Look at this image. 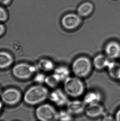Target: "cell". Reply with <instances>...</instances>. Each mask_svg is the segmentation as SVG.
I'll list each match as a JSON object with an SVG mask.
<instances>
[{
	"label": "cell",
	"instance_id": "cell-2",
	"mask_svg": "<svg viewBox=\"0 0 120 121\" xmlns=\"http://www.w3.org/2000/svg\"><path fill=\"white\" fill-rule=\"evenodd\" d=\"M64 91L68 96L77 98L84 93V83L81 78L76 77H70L64 81Z\"/></svg>",
	"mask_w": 120,
	"mask_h": 121
},
{
	"label": "cell",
	"instance_id": "cell-21",
	"mask_svg": "<svg viewBox=\"0 0 120 121\" xmlns=\"http://www.w3.org/2000/svg\"><path fill=\"white\" fill-rule=\"evenodd\" d=\"M45 75L42 73L37 74L34 78V81L38 83H42L45 82Z\"/></svg>",
	"mask_w": 120,
	"mask_h": 121
},
{
	"label": "cell",
	"instance_id": "cell-11",
	"mask_svg": "<svg viewBox=\"0 0 120 121\" xmlns=\"http://www.w3.org/2000/svg\"><path fill=\"white\" fill-rule=\"evenodd\" d=\"M106 56L110 60H115L120 57V44L116 41H111L106 45L104 48Z\"/></svg>",
	"mask_w": 120,
	"mask_h": 121
},
{
	"label": "cell",
	"instance_id": "cell-18",
	"mask_svg": "<svg viewBox=\"0 0 120 121\" xmlns=\"http://www.w3.org/2000/svg\"><path fill=\"white\" fill-rule=\"evenodd\" d=\"M37 66L38 69L44 72H50L55 69L54 62L48 59H41L37 64Z\"/></svg>",
	"mask_w": 120,
	"mask_h": 121
},
{
	"label": "cell",
	"instance_id": "cell-19",
	"mask_svg": "<svg viewBox=\"0 0 120 121\" xmlns=\"http://www.w3.org/2000/svg\"><path fill=\"white\" fill-rule=\"evenodd\" d=\"M61 82L59 76L54 73V74L46 77L45 83L49 87L54 88L56 87Z\"/></svg>",
	"mask_w": 120,
	"mask_h": 121
},
{
	"label": "cell",
	"instance_id": "cell-14",
	"mask_svg": "<svg viewBox=\"0 0 120 121\" xmlns=\"http://www.w3.org/2000/svg\"><path fill=\"white\" fill-rule=\"evenodd\" d=\"M109 77L114 80L120 81V63L111 61L107 68Z\"/></svg>",
	"mask_w": 120,
	"mask_h": 121
},
{
	"label": "cell",
	"instance_id": "cell-15",
	"mask_svg": "<svg viewBox=\"0 0 120 121\" xmlns=\"http://www.w3.org/2000/svg\"><path fill=\"white\" fill-rule=\"evenodd\" d=\"M94 6L90 2H86L82 3L78 7L77 14L81 17H86L92 13Z\"/></svg>",
	"mask_w": 120,
	"mask_h": 121
},
{
	"label": "cell",
	"instance_id": "cell-26",
	"mask_svg": "<svg viewBox=\"0 0 120 121\" xmlns=\"http://www.w3.org/2000/svg\"><path fill=\"white\" fill-rule=\"evenodd\" d=\"M5 31V27L3 25L0 24V36L2 35Z\"/></svg>",
	"mask_w": 120,
	"mask_h": 121
},
{
	"label": "cell",
	"instance_id": "cell-9",
	"mask_svg": "<svg viewBox=\"0 0 120 121\" xmlns=\"http://www.w3.org/2000/svg\"><path fill=\"white\" fill-rule=\"evenodd\" d=\"M84 113L86 116L91 119L98 118L106 115L104 107L100 103L87 105Z\"/></svg>",
	"mask_w": 120,
	"mask_h": 121
},
{
	"label": "cell",
	"instance_id": "cell-25",
	"mask_svg": "<svg viewBox=\"0 0 120 121\" xmlns=\"http://www.w3.org/2000/svg\"><path fill=\"white\" fill-rule=\"evenodd\" d=\"M11 1V0H0V3L2 5H8Z\"/></svg>",
	"mask_w": 120,
	"mask_h": 121
},
{
	"label": "cell",
	"instance_id": "cell-13",
	"mask_svg": "<svg viewBox=\"0 0 120 121\" xmlns=\"http://www.w3.org/2000/svg\"><path fill=\"white\" fill-rule=\"evenodd\" d=\"M102 94L97 91H91L84 95L83 101L87 105L100 103L102 100Z\"/></svg>",
	"mask_w": 120,
	"mask_h": 121
},
{
	"label": "cell",
	"instance_id": "cell-24",
	"mask_svg": "<svg viewBox=\"0 0 120 121\" xmlns=\"http://www.w3.org/2000/svg\"><path fill=\"white\" fill-rule=\"evenodd\" d=\"M116 121H120V108L117 110L115 115Z\"/></svg>",
	"mask_w": 120,
	"mask_h": 121
},
{
	"label": "cell",
	"instance_id": "cell-23",
	"mask_svg": "<svg viewBox=\"0 0 120 121\" xmlns=\"http://www.w3.org/2000/svg\"><path fill=\"white\" fill-rule=\"evenodd\" d=\"M102 121H116L115 118L112 115L106 114L103 117Z\"/></svg>",
	"mask_w": 120,
	"mask_h": 121
},
{
	"label": "cell",
	"instance_id": "cell-27",
	"mask_svg": "<svg viewBox=\"0 0 120 121\" xmlns=\"http://www.w3.org/2000/svg\"><path fill=\"white\" fill-rule=\"evenodd\" d=\"M2 108H3V104H2L1 102H0V112L1 111Z\"/></svg>",
	"mask_w": 120,
	"mask_h": 121
},
{
	"label": "cell",
	"instance_id": "cell-8",
	"mask_svg": "<svg viewBox=\"0 0 120 121\" xmlns=\"http://www.w3.org/2000/svg\"><path fill=\"white\" fill-rule=\"evenodd\" d=\"M21 97V93L18 90L15 88H9L2 93L1 99L5 104L13 105L20 101Z\"/></svg>",
	"mask_w": 120,
	"mask_h": 121
},
{
	"label": "cell",
	"instance_id": "cell-16",
	"mask_svg": "<svg viewBox=\"0 0 120 121\" xmlns=\"http://www.w3.org/2000/svg\"><path fill=\"white\" fill-rule=\"evenodd\" d=\"M54 73L59 76L62 82H64L70 77V70L66 66L60 65L55 68Z\"/></svg>",
	"mask_w": 120,
	"mask_h": 121
},
{
	"label": "cell",
	"instance_id": "cell-4",
	"mask_svg": "<svg viewBox=\"0 0 120 121\" xmlns=\"http://www.w3.org/2000/svg\"><path fill=\"white\" fill-rule=\"evenodd\" d=\"M58 112L53 105L46 103L36 108L35 115L39 121H58Z\"/></svg>",
	"mask_w": 120,
	"mask_h": 121
},
{
	"label": "cell",
	"instance_id": "cell-6",
	"mask_svg": "<svg viewBox=\"0 0 120 121\" xmlns=\"http://www.w3.org/2000/svg\"><path fill=\"white\" fill-rule=\"evenodd\" d=\"M82 22L81 17L78 14L68 13L62 18L61 23L62 26L67 30L71 31L78 28Z\"/></svg>",
	"mask_w": 120,
	"mask_h": 121
},
{
	"label": "cell",
	"instance_id": "cell-3",
	"mask_svg": "<svg viewBox=\"0 0 120 121\" xmlns=\"http://www.w3.org/2000/svg\"><path fill=\"white\" fill-rule=\"evenodd\" d=\"M92 62L88 57L80 56L76 58L72 64V72L75 77L83 78L89 75L92 69Z\"/></svg>",
	"mask_w": 120,
	"mask_h": 121
},
{
	"label": "cell",
	"instance_id": "cell-10",
	"mask_svg": "<svg viewBox=\"0 0 120 121\" xmlns=\"http://www.w3.org/2000/svg\"><path fill=\"white\" fill-rule=\"evenodd\" d=\"M86 105L83 100H69L67 104L66 110L73 115H78L84 113Z\"/></svg>",
	"mask_w": 120,
	"mask_h": 121
},
{
	"label": "cell",
	"instance_id": "cell-1",
	"mask_svg": "<svg viewBox=\"0 0 120 121\" xmlns=\"http://www.w3.org/2000/svg\"><path fill=\"white\" fill-rule=\"evenodd\" d=\"M49 95L47 88L42 86L37 85L31 87L26 92L24 100L28 105H35L44 101Z\"/></svg>",
	"mask_w": 120,
	"mask_h": 121
},
{
	"label": "cell",
	"instance_id": "cell-22",
	"mask_svg": "<svg viewBox=\"0 0 120 121\" xmlns=\"http://www.w3.org/2000/svg\"><path fill=\"white\" fill-rule=\"evenodd\" d=\"M8 19V14L5 9L0 6V21H5Z\"/></svg>",
	"mask_w": 120,
	"mask_h": 121
},
{
	"label": "cell",
	"instance_id": "cell-5",
	"mask_svg": "<svg viewBox=\"0 0 120 121\" xmlns=\"http://www.w3.org/2000/svg\"><path fill=\"white\" fill-rule=\"evenodd\" d=\"M37 66L35 67L26 63H20L15 65L12 69L14 75L18 79L29 78L37 70Z\"/></svg>",
	"mask_w": 120,
	"mask_h": 121
},
{
	"label": "cell",
	"instance_id": "cell-12",
	"mask_svg": "<svg viewBox=\"0 0 120 121\" xmlns=\"http://www.w3.org/2000/svg\"><path fill=\"white\" fill-rule=\"evenodd\" d=\"M110 60L105 54H99L94 57L92 62V65L97 70H101L107 68Z\"/></svg>",
	"mask_w": 120,
	"mask_h": 121
},
{
	"label": "cell",
	"instance_id": "cell-20",
	"mask_svg": "<svg viewBox=\"0 0 120 121\" xmlns=\"http://www.w3.org/2000/svg\"><path fill=\"white\" fill-rule=\"evenodd\" d=\"M73 115L67 110H61L58 112V121H72Z\"/></svg>",
	"mask_w": 120,
	"mask_h": 121
},
{
	"label": "cell",
	"instance_id": "cell-28",
	"mask_svg": "<svg viewBox=\"0 0 120 121\" xmlns=\"http://www.w3.org/2000/svg\"></svg>",
	"mask_w": 120,
	"mask_h": 121
},
{
	"label": "cell",
	"instance_id": "cell-7",
	"mask_svg": "<svg viewBox=\"0 0 120 121\" xmlns=\"http://www.w3.org/2000/svg\"><path fill=\"white\" fill-rule=\"evenodd\" d=\"M68 96L64 91L60 88H57L49 94V98L50 101L56 106L62 107L66 106L69 101Z\"/></svg>",
	"mask_w": 120,
	"mask_h": 121
},
{
	"label": "cell",
	"instance_id": "cell-17",
	"mask_svg": "<svg viewBox=\"0 0 120 121\" xmlns=\"http://www.w3.org/2000/svg\"><path fill=\"white\" fill-rule=\"evenodd\" d=\"M13 62V58L8 52H0V69H4L9 67Z\"/></svg>",
	"mask_w": 120,
	"mask_h": 121
}]
</instances>
